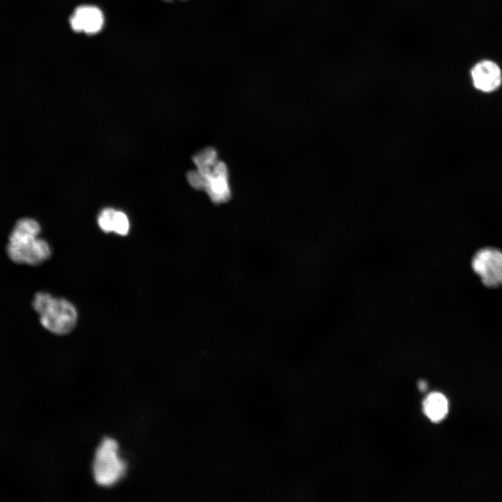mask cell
Wrapping results in <instances>:
<instances>
[{
  "label": "cell",
  "mask_w": 502,
  "mask_h": 502,
  "mask_svg": "<svg viewBox=\"0 0 502 502\" xmlns=\"http://www.w3.org/2000/svg\"><path fill=\"white\" fill-rule=\"evenodd\" d=\"M197 170L187 174L189 183L197 190H204L211 201L222 204L231 196L227 165L218 160L215 149L207 147L193 157Z\"/></svg>",
  "instance_id": "obj_1"
},
{
  "label": "cell",
  "mask_w": 502,
  "mask_h": 502,
  "mask_svg": "<svg viewBox=\"0 0 502 502\" xmlns=\"http://www.w3.org/2000/svg\"><path fill=\"white\" fill-rule=\"evenodd\" d=\"M41 227L31 218L19 219L8 236L6 253L19 264L38 266L47 260L52 253L49 243L40 237Z\"/></svg>",
  "instance_id": "obj_2"
},
{
  "label": "cell",
  "mask_w": 502,
  "mask_h": 502,
  "mask_svg": "<svg viewBox=\"0 0 502 502\" xmlns=\"http://www.w3.org/2000/svg\"><path fill=\"white\" fill-rule=\"evenodd\" d=\"M32 305L41 325L53 334L66 335L77 325V309L66 298L39 291L34 295Z\"/></svg>",
  "instance_id": "obj_3"
},
{
  "label": "cell",
  "mask_w": 502,
  "mask_h": 502,
  "mask_svg": "<svg viewBox=\"0 0 502 502\" xmlns=\"http://www.w3.org/2000/svg\"><path fill=\"white\" fill-rule=\"evenodd\" d=\"M92 471L95 482L105 487L115 485L125 476L127 463L120 456L114 439L105 437L102 440L95 452Z\"/></svg>",
  "instance_id": "obj_4"
},
{
  "label": "cell",
  "mask_w": 502,
  "mask_h": 502,
  "mask_svg": "<svg viewBox=\"0 0 502 502\" xmlns=\"http://www.w3.org/2000/svg\"><path fill=\"white\" fill-rule=\"evenodd\" d=\"M471 268L481 282L488 288L502 286V251L494 247L481 248L475 252Z\"/></svg>",
  "instance_id": "obj_5"
},
{
  "label": "cell",
  "mask_w": 502,
  "mask_h": 502,
  "mask_svg": "<svg viewBox=\"0 0 502 502\" xmlns=\"http://www.w3.org/2000/svg\"><path fill=\"white\" fill-rule=\"evenodd\" d=\"M473 86L483 93H492L502 84V72L499 66L491 60L476 63L471 70Z\"/></svg>",
  "instance_id": "obj_6"
},
{
  "label": "cell",
  "mask_w": 502,
  "mask_h": 502,
  "mask_svg": "<svg viewBox=\"0 0 502 502\" xmlns=\"http://www.w3.org/2000/svg\"><path fill=\"white\" fill-rule=\"evenodd\" d=\"M69 22L74 31L91 35L101 30L104 24V16L98 7L84 5L74 10Z\"/></svg>",
  "instance_id": "obj_7"
},
{
  "label": "cell",
  "mask_w": 502,
  "mask_h": 502,
  "mask_svg": "<svg viewBox=\"0 0 502 502\" xmlns=\"http://www.w3.org/2000/svg\"><path fill=\"white\" fill-rule=\"evenodd\" d=\"M423 410L432 421L439 422L448 413V400L441 393H432L423 401Z\"/></svg>",
  "instance_id": "obj_8"
},
{
  "label": "cell",
  "mask_w": 502,
  "mask_h": 502,
  "mask_svg": "<svg viewBox=\"0 0 502 502\" xmlns=\"http://www.w3.org/2000/svg\"><path fill=\"white\" fill-rule=\"evenodd\" d=\"M130 229L128 216L122 211H115L112 219V231L121 236H126Z\"/></svg>",
  "instance_id": "obj_9"
},
{
  "label": "cell",
  "mask_w": 502,
  "mask_h": 502,
  "mask_svg": "<svg viewBox=\"0 0 502 502\" xmlns=\"http://www.w3.org/2000/svg\"><path fill=\"white\" fill-rule=\"evenodd\" d=\"M116 210L112 208L103 209L98 218V224L105 233L112 231V219Z\"/></svg>",
  "instance_id": "obj_10"
},
{
  "label": "cell",
  "mask_w": 502,
  "mask_h": 502,
  "mask_svg": "<svg viewBox=\"0 0 502 502\" xmlns=\"http://www.w3.org/2000/svg\"><path fill=\"white\" fill-rule=\"evenodd\" d=\"M418 385H419V388L420 390H425L426 389L427 384L425 381H420Z\"/></svg>",
  "instance_id": "obj_11"
},
{
  "label": "cell",
  "mask_w": 502,
  "mask_h": 502,
  "mask_svg": "<svg viewBox=\"0 0 502 502\" xmlns=\"http://www.w3.org/2000/svg\"><path fill=\"white\" fill-rule=\"evenodd\" d=\"M164 1H172V0H164ZM181 1H185V0H181Z\"/></svg>",
  "instance_id": "obj_12"
}]
</instances>
